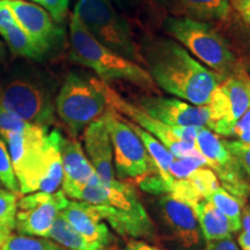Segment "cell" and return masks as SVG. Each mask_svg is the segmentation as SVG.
Returning a JSON list of instances; mask_svg holds the SVG:
<instances>
[{"instance_id":"obj_1","label":"cell","mask_w":250,"mask_h":250,"mask_svg":"<svg viewBox=\"0 0 250 250\" xmlns=\"http://www.w3.org/2000/svg\"><path fill=\"white\" fill-rule=\"evenodd\" d=\"M139 44L155 85L193 105H208L212 93L226 79L169 37L144 33Z\"/></svg>"},{"instance_id":"obj_2","label":"cell","mask_w":250,"mask_h":250,"mask_svg":"<svg viewBox=\"0 0 250 250\" xmlns=\"http://www.w3.org/2000/svg\"><path fill=\"white\" fill-rule=\"evenodd\" d=\"M70 42L72 61L93 70L104 83H127L145 92L158 93V86L145 67L101 44L73 13L70 19Z\"/></svg>"},{"instance_id":"obj_3","label":"cell","mask_w":250,"mask_h":250,"mask_svg":"<svg viewBox=\"0 0 250 250\" xmlns=\"http://www.w3.org/2000/svg\"><path fill=\"white\" fill-rule=\"evenodd\" d=\"M160 29L182 44L193 57L225 78L250 68L236 55L226 36L213 24L166 14Z\"/></svg>"},{"instance_id":"obj_4","label":"cell","mask_w":250,"mask_h":250,"mask_svg":"<svg viewBox=\"0 0 250 250\" xmlns=\"http://www.w3.org/2000/svg\"><path fill=\"white\" fill-rule=\"evenodd\" d=\"M107 83L86 72L67 74L56 99V111L71 137L77 138L90 123L101 121L110 109Z\"/></svg>"},{"instance_id":"obj_5","label":"cell","mask_w":250,"mask_h":250,"mask_svg":"<svg viewBox=\"0 0 250 250\" xmlns=\"http://www.w3.org/2000/svg\"><path fill=\"white\" fill-rule=\"evenodd\" d=\"M73 14L101 44L146 68L132 23L115 7L111 0H79Z\"/></svg>"},{"instance_id":"obj_6","label":"cell","mask_w":250,"mask_h":250,"mask_svg":"<svg viewBox=\"0 0 250 250\" xmlns=\"http://www.w3.org/2000/svg\"><path fill=\"white\" fill-rule=\"evenodd\" d=\"M0 107L29 123L48 127L56 123L52 92L34 78L19 77L0 83Z\"/></svg>"},{"instance_id":"obj_7","label":"cell","mask_w":250,"mask_h":250,"mask_svg":"<svg viewBox=\"0 0 250 250\" xmlns=\"http://www.w3.org/2000/svg\"><path fill=\"white\" fill-rule=\"evenodd\" d=\"M101 121L110 137L118 180L140 179L158 173L143 142L117 111L110 108Z\"/></svg>"},{"instance_id":"obj_8","label":"cell","mask_w":250,"mask_h":250,"mask_svg":"<svg viewBox=\"0 0 250 250\" xmlns=\"http://www.w3.org/2000/svg\"><path fill=\"white\" fill-rule=\"evenodd\" d=\"M195 146L215 174L221 188L235 197L242 206L246 205L250 197V183L242 166L227 148L225 139L202 126L198 127Z\"/></svg>"},{"instance_id":"obj_9","label":"cell","mask_w":250,"mask_h":250,"mask_svg":"<svg viewBox=\"0 0 250 250\" xmlns=\"http://www.w3.org/2000/svg\"><path fill=\"white\" fill-rule=\"evenodd\" d=\"M250 68L227 77L212 93L208 127L218 136L230 137L233 126L250 108Z\"/></svg>"},{"instance_id":"obj_10","label":"cell","mask_w":250,"mask_h":250,"mask_svg":"<svg viewBox=\"0 0 250 250\" xmlns=\"http://www.w3.org/2000/svg\"><path fill=\"white\" fill-rule=\"evenodd\" d=\"M67 202L62 190L54 193H27L18 201L15 228L23 235L48 237L56 218Z\"/></svg>"},{"instance_id":"obj_11","label":"cell","mask_w":250,"mask_h":250,"mask_svg":"<svg viewBox=\"0 0 250 250\" xmlns=\"http://www.w3.org/2000/svg\"><path fill=\"white\" fill-rule=\"evenodd\" d=\"M105 92H107L109 107L160 140L176 159L202 155V153L196 148L195 145L182 142L177 138L175 126H170L149 116L147 112L144 111L138 105L127 102L126 100L122 98L120 94L109 85H107Z\"/></svg>"},{"instance_id":"obj_12","label":"cell","mask_w":250,"mask_h":250,"mask_svg":"<svg viewBox=\"0 0 250 250\" xmlns=\"http://www.w3.org/2000/svg\"><path fill=\"white\" fill-rule=\"evenodd\" d=\"M138 107L170 126H208L210 120L208 105H193L179 99L144 95L138 99Z\"/></svg>"},{"instance_id":"obj_13","label":"cell","mask_w":250,"mask_h":250,"mask_svg":"<svg viewBox=\"0 0 250 250\" xmlns=\"http://www.w3.org/2000/svg\"><path fill=\"white\" fill-rule=\"evenodd\" d=\"M8 4L21 29L45 56L64 39V30L56 26L52 18L39 5L23 0H8Z\"/></svg>"},{"instance_id":"obj_14","label":"cell","mask_w":250,"mask_h":250,"mask_svg":"<svg viewBox=\"0 0 250 250\" xmlns=\"http://www.w3.org/2000/svg\"><path fill=\"white\" fill-rule=\"evenodd\" d=\"M61 153L64 171L62 190L66 197L77 199L80 190L98 177V174L87 159L81 144L77 138L62 137Z\"/></svg>"},{"instance_id":"obj_15","label":"cell","mask_w":250,"mask_h":250,"mask_svg":"<svg viewBox=\"0 0 250 250\" xmlns=\"http://www.w3.org/2000/svg\"><path fill=\"white\" fill-rule=\"evenodd\" d=\"M161 215L175 239L186 248L198 246L202 241V229L195 211L186 203L169 193H165L159 201Z\"/></svg>"},{"instance_id":"obj_16","label":"cell","mask_w":250,"mask_h":250,"mask_svg":"<svg viewBox=\"0 0 250 250\" xmlns=\"http://www.w3.org/2000/svg\"><path fill=\"white\" fill-rule=\"evenodd\" d=\"M61 213L88 242L96 243L103 248L112 242L110 230L102 223L103 219L96 205L83 201H68Z\"/></svg>"},{"instance_id":"obj_17","label":"cell","mask_w":250,"mask_h":250,"mask_svg":"<svg viewBox=\"0 0 250 250\" xmlns=\"http://www.w3.org/2000/svg\"><path fill=\"white\" fill-rule=\"evenodd\" d=\"M77 201L94 205L111 206L124 211L144 208L136 190L130 183L118 180L114 184H105L99 176L80 190Z\"/></svg>"},{"instance_id":"obj_18","label":"cell","mask_w":250,"mask_h":250,"mask_svg":"<svg viewBox=\"0 0 250 250\" xmlns=\"http://www.w3.org/2000/svg\"><path fill=\"white\" fill-rule=\"evenodd\" d=\"M83 138L89 162L100 180L105 184L116 183L118 179L114 169V152L104 123L102 121L90 123L83 130Z\"/></svg>"},{"instance_id":"obj_19","label":"cell","mask_w":250,"mask_h":250,"mask_svg":"<svg viewBox=\"0 0 250 250\" xmlns=\"http://www.w3.org/2000/svg\"><path fill=\"white\" fill-rule=\"evenodd\" d=\"M103 220H107L120 235L132 239L155 240L156 228L145 208L124 211L105 205H96Z\"/></svg>"},{"instance_id":"obj_20","label":"cell","mask_w":250,"mask_h":250,"mask_svg":"<svg viewBox=\"0 0 250 250\" xmlns=\"http://www.w3.org/2000/svg\"><path fill=\"white\" fill-rule=\"evenodd\" d=\"M166 11L173 17L218 26L229 17L230 2L229 0H173Z\"/></svg>"},{"instance_id":"obj_21","label":"cell","mask_w":250,"mask_h":250,"mask_svg":"<svg viewBox=\"0 0 250 250\" xmlns=\"http://www.w3.org/2000/svg\"><path fill=\"white\" fill-rule=\"evenodd\" d=\"M198 219L202 234L206 241L219 239H230L232 230L229 223L210 202L203 199L192 208Z\"/></svg>"},{"instance_id":"obj_22","label":"cell","mask_w":250,"mask_h":250,"mask_svg":"<svg viewBox=\"0 0 250 250\" xmlns=\"http://www.w3.org/2000/svg\"><path fill=\"white\" fill-rule=\"evenodd\" d=\"M126 121L129 126L137 133V136H138L140 140L143 142L146 151H147L149 156H151L153 164L155 166L156 171H158L159 175L162 177V180L165 181L166 186H167L168 193V189H169V187L171 186V183H173L174 181V179L169 174V167L171 162L174 161L175 156L171 154V152L166 147L160 140H158L155 137H153L151 133H148L147 131L142 129V127L132 123L131 121Z\"/></svg>"},{"instance_id":"obj_23","label":"cell","mask_w":250,"mask_h":250,"mask_svg":"<svg viewBox=\"0 0 250 250\" xmlns=\"http://www.w3.org/2000/svg\"><path fill=\"white\" fill-rule=\"evenodd\" d=\"M49 239L55 240L58 245L67 250H102L103 247L90 243L83 236L67 223L66 219L59 213L56 218L51 229H50Z\"/></svg>"},{"instance_id":"obj_24","label":"cell","mask_w":250,"mask_h":250,"mask_svg":"<svg viewBox=\"0 0 250 250\" xmlns=\"http://www.w3.org/2000/svg\"><path fill=\"white\" fill-rule=\"evenodd\" d=\"M205 199L210 202L227 219L232 233H236L241 230L242 205L235 197H233L229 192H227L224 188L219 187L218 189L212 191Z\"/></svg>"},{"instance_id":"obj_25","label":"cell","mask_w":250,"mask_h":250,"mask_svg":"<svg viewBox=\"0 0 250 250\" xmlns=\"http://www.w3.org/2000/svg\"><path fill=\"white\" fill-rule=\"evenodd\" d=\"M116 1L121 6V13L129 14L126 17L129 21L131 18H133V20L144 28V31H145V24L154 23L148 18L149 15L160 23L166 15L162 13L165 9L156 6L152 0H116Z\"/></svg>"},{"instance_id":"obj_26","label":"cell","mask_w":250,"mask_h":250,"mask_svg":"<svg viewBox=\"0 0 250 250\" xmlns=\"http://www.w3.org/2000/svg\"><path fill=\"white\" fill-rule=\"evenodd\" d=\"M9 46L11 52L19 57H23L33 61H43L45 58L44 52L37 46L34 41L21 29L20 26H14L0 33Z\"/></svg>"},{"instance_id":"obj_27","label":"cell","mask_w":250,"mask_h":250,"mask_svg":"<svg viewBox=\"0 0 250 250\" xmlns=\"http://www.w3.org/2000/svg\"><path fill=\"white\" fill-rule=\"evenodd\" d=\"M226 36L234 51L250 66V29L234 22L229 18L223 23L215 26Z\"/></svg>"},{"instance_id":"obj_28","label":"cell","mask_w":250,"mask_h":250,"mask_svg":"<svg viewBox=\"0 0 250 250\" xmlns=\"http://www.w3.org/2000/svg\"><path fill=\"white\" fill-rule=\"evenodd\" d=\"M1 250H66L58 243H54L46 239L30 237L26 235L12 234L6 240Z\"/></svg>"},{"instance_id":"obj_29","label":"cell","mask_w":250,"mask_h":250,"mask_svg":"<svg viewBox=\"0 0 250 250\" xmlns=\"http://www.w3.org/2000/svg\"><path fill=\"white\" fill-rule=\"evenodd\" d=\"M18 210V195L0 190V229L11 233L15 228Z\"/></svg>"},{"instance_id":"obj_30","label":"cell","mask_w":250,"mask_h":250,"mask_svg":"<svg viewBox=\"0 0 250 250\" xmlns=\"http://www.w3.org/2000/svg\"><path fill=\"white\" fill-rule=\"evenodd\" d=\"M0 182L7 188L8 191L17 193V195L21 193L20 184L14 173L11 156L8 154L7 147L2 138H0Z\"/></svg>"},{"instance_id":"obj_31","label":"cell","mask_w":250,"mask_h":250,"mask_svg":"<svg viewBox=\"0 0 250 250\" xmlns=\"http://www.w3.org/2000/svg\"><path fill=\"white\" fill-rule=\"evenodd\" d=\"M199 167H208V162L203 155L182 159L175 158L169 167V174L174 180H183Z\"/></svg>"},{"instance_id":"obj_32","label":"cell","mask_w":250,"mask_h":250,"mask_svg":"<svg viewBox=\"0 0 250 250\" xmlns=\"http://www.w3.org/2000/svg\"><path fill=\"white\" fill-rule=\"evenodd\" d=\"M31 125L33 123L23 121L22 118L0 107V138L6 139L9 134L22 132Z\"/></svg>"},{"instance_id":"obj_33","label":"cell","mask_w":250,"mask_h":250,"mask_svg":"<svg viewBox=\"0 0 250 250\" xmlns=\"http://www.w3.org/2000/svg\"><path fill=\"white\" fill-rule=\"evenodd\" d=\"M230 20L250 29V0H229Z\"/></svg>"},{"instance_id":"obj_34","label":"cell","mask_w":250,"mask_h":250,"mask_svg":"<svg viewBox=\"0 0 250 250\" xmlns=\"http://www.w3.org/2000/svg\"><path fill=\"white\" fill-rule=\"evenodd\" d=\"M225 144L229 152L242 166L246 174L250 177V145L239 142V140H225Z\"/></svg>"},{"instance_id":"obj_35","label":"cell","mask_w":250,"mask_h":250,"mask_svg":"<svg viewBox=\"0 0 250 250\" xmlns=\"http://www.w3.org/2000/svg\"><path fill=\"white\" fill-rule=\"evenodd\" d=\"M33 1L46 8L55 22L62 23L66 18L70 0H33Z\"/></svg>"},{"instance_id":"obj_36","label":"cell","mask_w":250,"mask_h":250,"mask_svg":"<svg viewBox=\"0 0 250 250\" xmlns=\"http://www.w3.org/2000/svg\"><path fill=\"white\" fill-rule=\"evenodd\" d=\"M230 137H236L239 142L250 145V108L234 125Z\"/></svg>"},{"instance_id":"obj_37","label":"cell","mask_w":250,"mask_h":250,"mask_svg":"<svg viewBox=\"0 0 250 250\" xmlns=\"http://www.w3.org/2000/svg\"><path fill=\"white\" fill-rule=\"evenodd\" d=\"M14 26H19V23L8 4V0H0V33Z\"/></svg>"},{"instance_id":"obj_38","label":"cell","mask_w":250,"mask_h":250,"mask_svg":"<svg viewBox=\"0 0 250 250\" xmlns=\"http://www.w3.org/2000/svg\"><path fill=\"white\" fill-rule=\"evenodd\" d=\"M204 250H241L239 246L234 242V240L230 239H219L208 241Z\"/></svg>"},{"instance_id":"obj_39","label":"cell","mask_w":250,"mask_h":250,"mask_svg":"<svg viewBox=\"0 0 250 250\" xmlns=\"http://www.w3.org/2000/svg\"><path fill=\"white\" fill-rule=\"evenodd\" d=\"M126 250H162L160 248H156L154 246L147 245L144 241H138V240H132L126 243Z\"/></svg>"},{"instance_id":"obj_40","label":"cell","mask_w":250,"mask_h":250,"mask_svg":"<svg viewBox=\"0 0 250 250\" xmlns=\"http://www.w3.org/2000/svg\"><path fill=\"white\" fill-rule=\"evenodd\" d=\"M241 250H250V232H242L237 237Z\"/></svg>"},{"instance_id":"obj_41","label":"cell","mask_w":250,"mask_h":250,"mask_svg":"<svg viewBox=\"0 0 250 250\" xmlns=\"http://www.w3.org/2000/svg\"><path fill=\"white\" fill-rule=\"evenodd\" d=\"M152 1L154 2L156 6H159V7L167 9L168 6H169L171 2H173V0H152Z\"/></svg>"},{"instance_id":"obj_42","label":"cell","mask_w":250,"mask_h":250,"mask_svg":"<svg viewBox=\"0 0 250 250\" xmlns=\"http://www.w3.org/2000/svg\"><path fill=\"white\" fill-rule=\"evenodd\" d=\"M12 234H13V233H12ZM12 234L5 232V230H2V229H0V249H1V247L4 246L6 240H7L8 237L12 235Z\"/></svg>"},{"instance_id":"obj_43","label":"cell","mask_w":250,"mask_h":250,"mask_svg":"<svg viewBox=\"0 0 250 250\" xmlns=\"http://www.w3.org/2000/svg\"><path fill=\"white\" fill-rule=\"evenodd\" d=\"M5 57V48L2 45V43L0 42V58H4Z\"/></svg>"},{"instance_id":"obj_44","label":"cell","mask_w":250,"mask_h":250,"mask_svg":"<svg viewBox=\"0 0 250 250\" xmlns=\"http://www.w3.org/2000/svg\"><path fill=\"white\" fill-rule=\"evenodd\" d=\"M110 250H114V249H110Z\"/></svg>"},{"instance_id":"obj_45","label":"cell","mask_w":250,"mask_h":250,"mask_svg":"<svg viewBox=\"0 0 250 250\" xmlns=\"http://www.w3.org/2000/svg\"><path fill=\"white\" fill-rule=\"evenodd\" d=\"M0 250H1V249H0Z\"/></svg>"}]
</instances>
